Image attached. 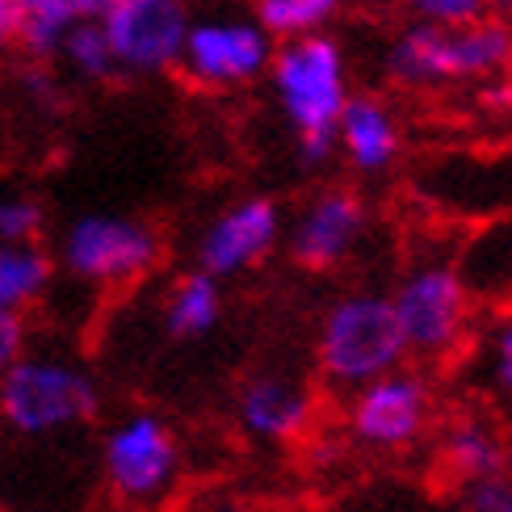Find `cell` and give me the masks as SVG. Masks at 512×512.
I'll return each instance as SVG.
<instances>
[{
	"label": "cell",
	"mask_w": 512,
	"mask_h": 512,
	"mask_svg": "<svg viewBox=\"0 0 512 512\" xmlns=\"http://www.w3.org/2000/svg\"><path fill=\"white\" fill-rule=\"evenodd\" d=\"M512 63V26L500 17L462 30H437L412 21L387 47V76L403 89H441V84L487 80Z\"/></svg>",
	"instance_id": "4"
},
{
	"label": "cell",
	"mask_w": 512,
	"mask_h": 512,
	"mask_svg": "<svg viewBox=\"0 0 512 512\" xmlns=\"http://www.w3.org/2000/svg\"><path fill=\"white\" fill-rule=\"evenodd\" d=\"M17 38V5L13 0H0V47Z\"/></svg>",
	"instance_id": "27"
},
{
	"label": "cell",
	"mask_w": 512,
	"mask_h": 512,
	"mask_svg": "<svg viewBox=\"0 0 512 512\" xmlns=\"http://www.w3.org/2000/svg\"><path fill=\"white\" fill-rule=\"evenodd\" d=\"M504 512H512V496H508V504H504Z\"/></svg>",
	"instance_id": "30"
},
{
	"label": "cell",
	"mask_w": 512,
	"mask_h": 512,
	"mask_svg": "<svg viewBox=\"0 0 512 512\" xmlns=\"http://www.w3.org/2000/svg\"><path fill=\"white\" fill-rule=\"evenodd\" d=\"M210 512H252V508H244V504H215Z\"/></svg>",
	"instance_id": "28"
},
{
	"label": "cell",
	"mask_w": 512,
	"mask_h": 512,
	"mask_svg": "<svg viewBox=\"0 0 512 512\" xmlns=\"http://www.w3.org/2000/svg\"><path fill=\"white\" fill-rule=\"evenodd\" d=\"M189 17H194L189 0H118L114 13L101 21L118 72L164 76L181 68Z\"/></svg>",
	"instance_id": "9"
},
{
	"label": "cell",
	"mask_w": 512,
	"mask_h": 512,
	"mask_svg": "<svg viewBox=\"0 0 512 512\" xmlns=\"http://www.w3.org/2000/svg\"><path fill=\"white\" fill-rule=\"evenodd\" d=\"M273 34L256 21V13L240 9H206L189 17L181 76L198 89H240L269 72L273 63Z\"/></svg>",
	"instance_id": "7"
},
{
	"label": "cell",
	"mask_w": 512,
	"mask_h": 512,
	"mask_svg": "<svg viewBox=\"0 0 512 512\" xmlns=\"http://www.w3.org/2000/svg\"><path fill=\"white\" fill-rule=\"evenodd\" d=\"M508 496H512V483L508 479L475 483V487H466V512H504Z\"/></svg>",
	"instance_id": "24"
},
{
	"label": "cell",
	"mask_w": 512,
	"mask_h": 512,
	"mask_svg": "<svg viewBox=\"0 0 512 512\" xmlns=\"http://www.w3.org/2000/svg\"><path fill=\"white\" fill-rule=\"evenodd\" d=\"M492 5H500V9H512V0H492Z\"/></svg>",
	"instance_id": "29"
},
{
	"label": "cell",
	"mask_w": 512,
	"mask_h": 512,
	"mask_svg": "<svg viewBox=\"0 0 512 512\" xmlns=\"http://www.w3.org/2000/svg\"><path fill=\"white\" fill-rule=\"evenodd\" d=\"M160 256H164V240L147 219L93 210V215H80L63 227L55 261L80 286L118 290V286H135L139 277L152 273Z\"/></svg>",
	"instance_id": "5"
},
{
	"label": "cell",
	"mask_w": 512,
	"mask_h": 512,
	"mask_svg": "<svg viewBox=\"0 0 512 512\" xmlns=\"http://www.w3.org/2000/svg\"><path fill=\"white\" fill-rule=\"evenodd\" d=\"M345 0H256L252 13L256 21L273 34V38H307V34H324V26L340 13Z\"/></svg>",
	"instance_id": "19"
},
{
	"label": "cell",
	"mask_w": 512,
	"mask_h": 512,
	"mask_svg": "<svg viewBox=\"0 0 512 512\" xmlns=\"http://www.w3.org/2000/svg\"><path fill=\"white\" fill-rule=\"evenodd\" d=\"M59 261L42 244H0V307L30 315L55 286Z\"/></svg>",
	"instance_id": "17"
},
{
	"label": "cell",
	"mask_w": 512,
	"mask_h": 512,
	"mask_svg": "<svg viewBox=\"0 0 512 512\" xmlns=\"http://www.w3.org/2000/svg\"><path fill=\"white\" fill-rule=\"evenodd\" d=\"M236 424L265 445H286L307 433L311 395L282 374H256L236 395Z\"/></svg>",
	"instance_id": "13"
},
{
	"label": "cell",
	"mask_w": 512,
	"mask_h": 512,
	"mask_svg": "<svg viewBox=\"0 0 512 512\" xmlns=\"http://www.w3.org/2000/svg\"><path fill=\"white\" fill-rule=\"evenodd\" d=\"M219 319H223V282H215L210 273L189 269L168 286L160 307V324L168 340H181V345L202 340L219 328Z\"/></svg>",
	"instance_id": "16"
},
{
	"label": "cell",
	"mask_w": 512,
	"mask_h": 512,
	"mask_svg": "<svg viewBox=\"0 0 512 512\" xmlns=\"http://www.w3.org/2000/svg\"><path fill=\"white\" fill-rule=\"evenodd\" d=\"M181 479V441L160 412H126L101 437V483L126 508H156Z\"/></svg>",
	"instance_id": "6"
},
{
	"label": "cell",
	"mask_w": 512,
	"mask_h": 512,
	"mask_svg": "<svg viewBox=\"0 0 512 512\" xmlns=\"http://www.w3.org/2000/svg\"><path fill=\"white\" fill-rule=\"evenodd\" d=\"M433 420V387L416 370L382 374L370 387L353 391L349 433L370 450H408Z\"/></svg>",
	"instance_id": "10"
},
{
	"label": "cell",
	"mask_w": 512,
	"mask_h": 512,
	"mask_svg": "<svg viewBox=\"0 0 512 512\" xmlns=\"http://www.w3.org/2000/svg\"><path fill=\"white\" fill-rule=\"evenodd\" d=\"M366 236V202L349 185H332L298 210V219L290 223V256L311 273H328L336 265H345L353 248Z\"/></svg>",
	"instance_id": "12"
},
{
	"label": "cell",
	"mask_w": 512,
	"mask_h": 512,
	"mask_svg": "<svg viewBox=\"0 0 512 512\" xmlns=\"http://www.w3.org/2000/svg\"><path fill=\"white\" fill-rule=\"evenodd\" d=\"M408 9L420 26L462 30V26H475V21L492 17V0H408Z\"/></svg>",
	"instance_id": "22"
},
{
	"label": "cell",
	"mask_w": 512,
	"mask_h": 512,
	"mask_svg": "<svg viewBox=\"0 0 512 512\" xmlns=\"http://www.w3.org/2000/svg\"><path fill=\"white\" fill-rule=\"evenodd\" d=\"M68 5H72L76 21H105V17L114 13L118 0H68Z\"/></svg>",
	"instance_id": "26"
},
{
	"label": "cell",
	"mask_w": 512,
	"mask_h": 512,
	"mask_svg": "<svg viewBox=\"0 0 512 512\" xmlns=\"http://www.w3.org/2000/svg\"><path fill=\"white\" fill-rule=\"evenodd\" d=\"M47 231V206L26 189H0V244H38Z\"/></svg>",
	"instance_id": "21"
},
{
	"label": "cell",
	"mask_w": 512,
	"mask_h": 512,
	"mask_svg": "<svg viewBox=\"0 0 512 512\" xmlns=\"http://www.w3.org/2000/svg\"><path fill=\"white\" fill-rule=\"evenodd\" d=\"M492 374H496V387L504 395H512V319L492 340Z\"/></svg>",
	"instance_id": "25"
},
{
	"label": "cell",
	"mask_w": 512,
	"mask_h": 512,
	"mask_svg": "<svg viewBox=\"0 0 512 512\" xmlns=\"http://www.w3.org/2000/svg\"><path fill=\"white\" fill-rule=\"evenodd\" d=\"M282 240V210L273 198H240L227 210H219L198 236V269L210 273L215 282L240 277L256 269Z\"/></svg>",
	"instance_id": "11"
},
{
	"label": "cell",
	"mask_w": 512,
	"mask_h": 512,
	"mask_svg": "<svg viewBox=\"0 0 512 512\" xmlns=\"http://www.w3.org/2000/svg\"><path fill=\"white\" fill-rule=\"evenodd\" d=\"M30 353V319L0 307V378Z\"/></svg>",
	"instance_id": "23"
},
{
	"label": "cell",
	"mask_w": 512,
	"mask_h": 512,
	"mask_svg": "<svg viewBox=\"0 0 512 512\" xmlns=\"http://www.w3.org/2000/svg\"><path fill=\"white\" fill-rule=\"evenodd\" d=\"M399 332L416 357H445L462 345L471 324V286L450 261H420L391 294Z\"/></svg>",
	"instance_id": "8"
},
{
	"label": "cell",
	"mask_w": 512,
	"mask_h": 512,
	"mask_svg": "<svg viewBox=\"0 0 512 512\" xmlns=\"http://www.w3.org/2000/svg\"><path fill=\"white\" fill-rule=\"evenodd\" d=\"M59 59L68 63V72L80 76V80H110L118 76V59H114V47L105 38L101 21H76L68 30L59 47Z\"/></svg>",
	"instance_id": "20"
},
{
	"label": "cell",
	"mask_w": 512,
	"mask_h": 512,
	"mask_svg": "<svg viewBox=\"0 0 512 512\" xmlns=\"http://www.w3.org/2000/svg\"><path fill=\"white\" fill-rule=\"evenodd\" d=\"M269 84L277 110L298 135L307 164H324L336 152V122L349 105V63L340 42L328 34L290 38L273 51Z\"/></svg>",
	"instance_id": "1"
},
{
	"label": "cell",
	"mask_w": 512,
	"mask_h": 512,
	"mask_svg": "<svg viewBox=\"0 0 512 512\" xmlns=\"http://www.w3.org/2000/svg\"><path fill=\"white\" fill-rule=\"evenodd\" d=\"M101 412V387L93 374L55 353H26L0 378V429L13 437H59Z\"/></svg>",
	"instance_id": "3"
},
{
	"label": "cell",
	"mask_w": 512,
	"mask_h": 512,
	"mask_svg": "<svg viewBox=\"0 0 512 512\" xmlns=\"http://www.w3.org/2000/svg\"><path fill=\"white\" fill-rule=\"evenodd\" d=\"M17 5V42L34 59L59 55L63 38L76 26V13L68 0H13Z\"/></svg>",
	"instance_id": "18"
},
{
	"label": "cell",
	"mask_w": 512,
	"mask_h": 512,
	"mask_svg": "<svg viewBox=\"0 0 512 512\" xmlns=\"http://www.w3.org/2000/svg\"><path fill=\"white\" fill-rule=\"evenodd\" d=\"M399 118L382 97L370 93H353L345 114L336 122V147L361 177H378L399 160Z\"/></svg>",
	"instance_id": "14"
},
{
	"label": "cell",
	"mask_w": 512,
	"mask_h": 512,
	"mask_svg": "<svg viewBox=\"0 0 512 512\" xmlns=\"http://www.w3.org/2000/svg\"><path fill=\"white\" fill-rule=\"evenodd\" d=\"M441 462L462 487L508 479V445L504 437L479 416L454 420L441 437Z\"/></svg>",
	"instance_id": "15"
},
{
	"label": "cell",
	"mask_w": 512,
	"mask_h": 512,
	"mask_svg": "<svg viewBox=\"0 0 512 512\" xmlns=\"http://www.w3.org/2000/svg\"><path fill=\"white\" fill-rule=\"evenodd\" d=\"M408 340L399 332L391 294L378 290H349L319 319L315 361L332 387L361 391L382 374L403 370Z\"/></svg>",
	"instance_id": "2"
}]
</instances>
